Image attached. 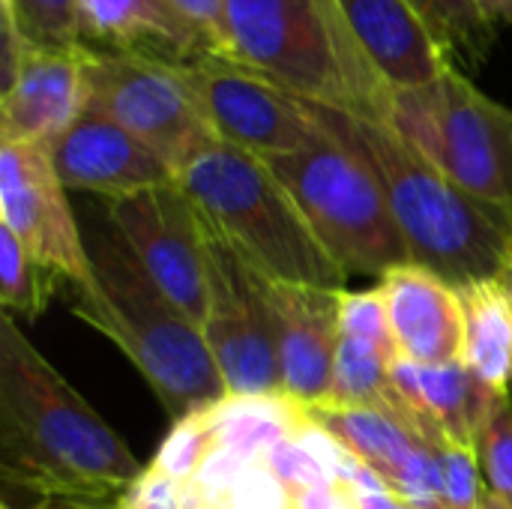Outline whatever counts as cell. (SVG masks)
<instances>
[{"label":"cell","instance_id":"obj_1","mask_svg":"<svg viewBox=\"0 0 512 509\" xmlns=\"http://www.w3.org/2000/svg\"><path fill=\"white\" fill-rule=\"evenodd\" d=\"M0 468L9 492L39 501L117 509L144 474L123 438L0 315Z\"/></svg>","mask_w":512,"mask_h":509},{"label":"cell","instance_id":"obj_2","mask_svg":"<svg viewBox=\"0 0 512 509\" xmlns=\"http://www.w3.org/2000/svg\"><path fill=\"white\" fill-rule=\"evenodd\" d=\"M297 102L321 132L348 147L378 177L411 249V264L441 276L456 291L504 279L512 264L510 210L462 189L387 120L360 117L309 99Z\"/></svg>","mask_w":512,"mask_h":509},{"label":"cell","instance_id":"obj_3","mask_svg":"<svg viewBox=\"0 0 512 509\" xmlns=\"http://www.w3.org/2000/svg\"><path fill=\"white\" fill-rule=\"evenodd\" d=\"M84 243L93 279L72 288V315L132 360L174 420L228 399L204 327L162 294L120 231L105 219L102 228L84 234Z\"/></svg>","mask_w":512,"mask_h":509},{"label":"cell","instance_id":"obj_4","mask_svg":"<svg viewBox=\"0 0 512 509\" xmlns=\"http://www.w3.org/2000/svg\"><path fill=\"white\" fill-rule=\"evenodd\" d=\"M177 183L204 225L264 279L345 288L348 273L318 243L267 159L216 138L177 171Z\"/></svg>","mask_w":512,"mask_h":509},{"label":"cell","instance_id":"obj_5","mask_svg":"<svg viewBox=\"0 0 512 509\" xmlns=\"http://www.w3.org/2000/svg\"><path fill=\"white\" fill-rule=\"evenodd\" d=\"M231 60L297 99L384 120L390 87L357 48L336 0H225Z\"/></svg>","mask_w":512,"mask_h":509},{"label":"cell","instance_id":"obj_6","mask_svg":"<svg viewBox=\"0 0 512 509\" xmlns=\"http://www.w3.org/2000/svg\"><path fill=\"white\" fill-rule=\"evenodd\" d=\"M267 165L291 192L318 243L348 276H384L411 264V249L378 177L327 132L306 150L270 156Z\"/></svg>","mask_w":512,"mask_h":509},{"label":"cell","instance_id":"obj_7","mask_svg":"<svg viewBox=\"0 0 512 509\" xmlns=\"http://www.w3.org/2000/svg\"><path fill=\"white\" fill-rule=\"evenodd\" d=\"M384 120L462 189L512 213V111L459 66L432 84L393 90Z\"/></svg>","mask_w":512,"mask_h":509},{"label":"cell","instance_id":"obj_8","mask_svg":"<svg viewBox=\"0 0 512 509\" xmlns=\"http://www.w3.org/2000/svg\"><path fill=\"white\" fill-rule=\"evenodd\" d=\"M87 102L141 138L174 171L216 141L186 63L84 48Z\"/></svg>","mask_w":512,"mask_h":509},{"label":"cell","instance_id":"obj_9","mask_svg":"<svg viewBox=\"0 0 512 509\" xmlns=\"http://www.w3.org/2000/svg\"><path fill=\"white\" fill-rule=\"evenodd\" d=\"M204 339L228 396H285L276 324L261 291V276L210 228Z\"/></svg>","mask_w":512,"mask_h":509},{"label":"cell","instance_id":"obj_10","mask_svg":"<svg viewBox=\"0 0 512 509\" xmlns=\"http://www.w3.org/2000/svg\"><path fill=\"white\" fill-rule=\"evenodd\" d=\"M105 219L120 231L162 294L204 327L207 228L183 186L174 180L120 201H105Z\"/></svg>","mask_w":512,"mask_h":509},{"label":"cell","instance_id":"obj_11","mask_svg":"<svg viewBox=\"0 0 512 509\" xmlns=\"http://www.w3.org/2000/svg\"><path fill=\"white\" fill-rule=\"evenodd\" d=\"M186 72L210 129L225 144L270 159L324 138L297 96L237 60L207 54L186 63Z\"/></svg>","mask_w":512,"mask_h":509},{"label":"cell","instance_id":"obj_12","mask_svg":"<svg viewBox=\"0 0 512 509\" xmlns=\"http://www.w3.org/2000/svg\"><path fill=\"white\" fill-rule=\"evenodd\" d=\"M66 192L48 147L0 141V225L39 264L63 276L69 288H78L93 279V270Z\"/></svg>","mask_w":512,"mask_h":509},{"label":"cell","instance_id":"obj_13","mask_svg":"<svg viewBox=\"0 0 512 509\" xmlns=\"http://www.w3.org/2000/svg\"><path fill=\"white\" fill-rule=\"evenodd\" d=\"M66 189L120 201L177 180V171L141 138L87 102L78 120L48 147Z\"/></svg>","mask_w":512,"mask_h":509},{"label":"cell","instance_id":"obj_14","mask_svg":"<svg viewBox=\"0 0 512 509\" xmlns=\"http://www.w3.org/2000/svg\"><path fill=\"white\" fill-rule=\"evenodd\" d=\"M261 291L276 324L285 396L297 399L300 405L330 402L333 366L342 342L339 306L345 288L288 285L261 276Z\"/></svg>","mask_w":512,"mask_h":509},{"label":"cell","instance_id":"obj_15","mask_svg":"<svg viewBox=\"0 0 512 509\" xmlns=\"http://www.w3.org/2000/svg\"><path fill=\"white\" fill-rule=\"evenodd\" d=\"M87 108L84 51L27 45L9 87L0 90V141L51 147Z\"/></svg>","mask_w":512,"mask_h":509},{"label":"cell","instance_id":"obj_16","mask_svg":"<svg viewBox=\"0 0 512 509\" xmlns=\"http://www.w3.org/2000/svg\"><path fill=\"white\" fill-rule=\"evenodd\" d=\"M336 6L390 93L432 84L453 66L408 0H336Z\"/></svg>","mask_w":512,"mask_h":509},{"label":"cell","instance_id":"obj_17","mask_svg":"<svg viewBox=\"0 0 512 509\" xmlns=\"http://www.w3.org/2000/svg\"><path fill=\"white\" fill-rule=\"evenodd\" d=\"M381 291L402 360L417 366L462 360L465 312L453 285L417 264H402L381 276Z\"/></svg>","mask_w":512,"mask_h":509},{"label":"cell","instance_id":"obj_18","mask_svg":"<svg viewBox=\"0 0 512 509\" xmlns=\"http://www.w3.org/2000/svg\"><path fill=\"white\" fill-rule=\"evenodd\" d=\"M81 45L168 63H195L213 54L171 0H81Z\"/></svg>","mask_w":512,"mask_h":509},{"label":"cell","instance_id":"obj_19","mask_svg":"<svg viewBox=\"0 0 512 509\" xmlns=\"http://www.w3.org/2000/svg\"><path fill=\"white\" fill-rule=\"evenodd\" d=\"M393 381L429 444L450 441L474 450L477 432L498 399L471 375L462 360L447 366H417L411 360H396Z\"/></svg>","mask_w":512,"mask_h":509},{"label":"cell","instance_id":"obj_20","mask_svg":"<svg viewBox=\"0 0 512 509\" xmlns=\"http://www.w3.org/2000/svg\"><path fill=\"white\" fill-rule=\"evenodd\" d=\"M465 312L462 363L495 396H510L512 381V285L489 279L459 288Z\"/></svg>","mask_w":512,"mask_h":509},{"label":"cell","instance_id":"obj_21","mask_svg":"<svg viewBox=\"0 0 512 509\" xmlns=\"http://www.w3.org/2000/svg\"><path fill=\"white\" fill-rule=\"evenodd\" d=\"M219 450H228L246 462H264V456L297 438L306 426V411L291 396H228L210 408Z\"/></svg>","mask_w":512,"mask_h":509},{"label":"cell","instance_id":"obj_22","mask_svg":"<svg viewBox=\"0 0 512 509\" xmlns=\"http://www.w3.org/2000/svg\"><path fill=\"white\" fill-rule=\"evenodd\" d=\"M330 402L348 405V408L378 411V414L396 420L399 426H405L408 432L420 435L417 420H414L408 402L402 399V393L393 381V363L363 342L342 336L339 351H336V366H333Z\"/></svg>","mask_w":512,"mask_h":509},{"label":"cell","instance_id":"obj_23","mask_svg":"<svg viewBox=\"0 0 512 509\" xmlns=\"http://www.w3.org/2000/svg\"><path fill=\"white\" fill-rule=\"evenodd\" d=\"M432 30L450 63H480L495 42V27L474 0H408Z\"/></svg>","mask_w":512,"mask_h":509},{"label":"cell","instance_id":"obj_24","mask_svg":"<svg viewBox=\"0 0 512 509\" xmlns=\"http://www.w3.org/2000/svg\"><path fill=\"white\" fill-rule=\"evenodd\" d=\"M63 276H57L54 270H48L45 264H39L24 246L21 240L0 225V303L3 312H15L24 318H39L51 300V294L57 291V282Z\"/></svg>","mask_w":512,"mask_h":509},{"label":"cell","instance_id":"obj_25","mask_svg":"<svg viewBox=\"0 0 512 509\" xmlns=\"http://www.w3.org/2000/svg\"><path fill=\"white\" fill-rule=\"evenodd\" d=\"M3 21L33 48L81 45V0H0Z\"/></svg>","mask_w":512,"mask_h":509},{"label":"cell","instance_id":"obj_26","mask_svg":"<svg viewBox=\"0 0 512 509\" xmlns=\"http://www.w3.org/2000/svg\"><path fill=\"white\" fill-rule=\"evenodd\" d=\"M216 450H219V435L213 429V417L207 408V411L189 414L183 420H174V426H171L168 438L162 441L150 468L180 486H189L204 471V465L213 459Z\"/></svg>","mask_w":512,"mask_h":509},{"label":"cell","instance_id":"obj_27","mask_svg":"<svg viewBox=\"0 0 512 509\" xmlns=\"http://www.w3.org/2000/svg\"><path fill=\"white\" fill-rule=\"evenodd\" d=\"M474 453L486 492L512 507V399L498 396L477 432Z\"/></svg>","mask_w":512,"mask_h":509},{"label":"cell","instance_id":"obj_28","mask_svg":"<svg viewBox=\"0 0 512 509\" xmlns=\"http://www.w3.org/2000/svg\"><path fill=\"white\" fill-rule=\"evenodd\" d=\"M339 327H342L345 339H354V342H363V345L375 348L390 363L402 360L393 327H390L387 300H384L381 285L372 288V291H342Z\"/></svg>","mask_w":512,"mask_h":509},{"label":"cell","instance_id":"obj_29","mask_svg":"<svg viewBox=\"0 0 512 509\" xmlns=\"http://www.w3.org/2000/svg\"><path fill=\"white\" fill-rule=\"evenodd\" d=\"M441 459L444 474V501L447 509H486V483L480 474L477 453L450 441L432 444Z\"/></svg>","mask_w":512,"mask_h":509},{"label":"cell","instance_id":"obj_30","mask_svg":"<svg viewBox=\"0 0 512 509\" xmlns=\"http://www.w3.org/2000/svg\"><path fill=\"white\" fill-rule=\"evenodd\" d=\"M264 465L288 489V495H297V492H306V489H315V486L336 480L330 474V468L318 459V453L309 450L300 438H288V441L276 444L264 456Z\"/></svg>","mask_w":512,"mask_h":509},{"label":"cell","instance_id":"obj_31","mask_svg":"<svg viewBox=\"0 0 512 509\" xmlns=\"http://www.w3.org/2000/svg\"><path fill=\"white\" fill-rule=\"evenodd\" d=\"M231 509H291L288 489L273 477L264 462H252L228 498Z\"/></svg>","mask_w":512,"mask_h":509},{"label":"cell","instance_id":"obj_32","mask_svg":"<svg viewBox=\"0 0 512 509\" xmlns=\"http://www.w3.org/2000/svg\"><path fill=\"white\" fill-rule=\"evenodd\" d=\"M171 6L201 33V39L207 42V48L216 57H228L231 60L225 0H171Z\"/></svg>","mask_w":512,"mask_h":509},{"label":"cell","instance_id":"obj_33","mask_svg":"<svg viewBox=\"0 0 512 509\" xmlns=\"http://www.w3.org/2000/svg\"><path fill=\"white\" fill-rule=\"evenodd\" d=\"M117 509H183V486L147 465L144 474L120 495Z\"/></svg>","mask_w":512,"mask_h":509},{"label":"cell","instance_id":"obj_34","mask_svg":"<svg viewBox=\"0 0 512 509\" xmlns=\"http://www.w3.org/2000/svg\"><path fill=\"white\" fill-rule=\"evenodd\" d=\"M291 509H360L357 486L348 480H330L324 486L291 495Z\"/></svg>","mask_w":512,"mask_h":509},{"label":"cell","instance_id":"obj_35","mask_svg":"<svg viewBox=\"0 0 512 509\" xmlns=\"http://www.w3.org/2000/svg\"><path fill=\"white\" fill-rule=\"evenodd\" d=\"M357 501H360V509H417L411 501L390 492L381 480H369L357 486Z\"/></svg>","mask_w":512,"mask_h":509},{"label":"cell","instance_id":"obj_36","mask_svg":"<svg viewBox=\"0 0 512 509\" xmlns=\"http://www.w3.org/2000/svg\"><path fill=\"white\" fill-rule=\"evenodd\" d=\"M474 3L495 30L501 24H512V0H474Z\"/></svg>","mask_w":512,"mask_h":509},{"label":"cell","instance_id":"obj_37","mask_svg":"<svg viewBox=\"0 0 512 509\" xmlns=\"http://www.w3.org/2000/svg\"><path fill=\"white\" fill-rule=\"evenodd\" d=\"M9 509V507H3ZM21 509H93V507H84V504H72V501H39V504H27V507Z\"/></svg>","mask_w":512,"mask_h":509},{"label":"cell","instance_id":"obj_38","mask_svg":"<svg viewBox=\"0 0 512 509\" xmlns=\"http://www.w3.org/2000/svg\"><path fill=\"white\" fill-rule=\"evenodd\" d=\"M486 509H512L510 504H504L501 498H495V495H489L486 492Z\"/></svg>","mask_w":512,"mask_h":509},{"label":"cell","instance_id":"obj_39","mask_svg":"<svg viewBox=\"0 0 512 509\" xmlns=\"http://www.w3.org/2000/svg\"><path fill=\"white\" fill-rule=\"evenodd\" d=\"M504 279H507V282H510V285H512V264H510V270L504 273Z\"/></svg>","mask_w":512,"mask_h":509}]
</instances>
